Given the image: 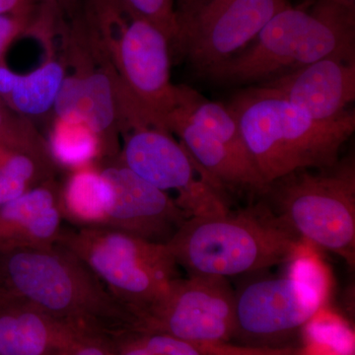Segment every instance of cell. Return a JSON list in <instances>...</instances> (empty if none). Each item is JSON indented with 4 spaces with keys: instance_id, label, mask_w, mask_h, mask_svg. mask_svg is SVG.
I'll return each mask as SVG.
<instances>
[{
    "instance_id": "obj_1",
    "label": "cell",
    "mask_w": 355,
    "mask_h": 355,
    "mask_svg": "<svg viewBox=\"0 0 355 355\" xmlns=\"http://www.w3.org/2000/svg\"><path fill=\"white\" fill-rule=\"evenodd\" d=\"M0 291L78 331L112 338L137 329L135 317L92 270L58 244L0 254Z\"/></svg>"
},
{
    "instance_id": "obj_2",
    "label": "cell",
    "mask_w": 355,
    "mask_h": 355,
    "mask_svg": "<svg viewBox=\"0 0 355 355\" xmlns=\"http://www.w3.org/2000/svg\"><path fill=\"white\" fill-rule=\"evenodd\" d=\"M355 60V11L328 0L287 4L234 57L203 77L223 85H258L326 58Z\"/></svg>"
},
{
    "instance_id": "obj_3",
    "label": "cell",
    "mask_w": 355,
    "mask_h": 355,
    "mask_svg": "<svg viewBox=\"0 0 355 355\" xmlns=\"http://www.w3.org/2000/svg\"><path fill=\"white\" fill-rule=\"evenodd\" d=\"M227 107L266 184L299 170L335 165L355 130L354 111L336 121L315 120L259 85L236 93Z\"/></svg>"
},
{
    "instance_id": "obj_4",
    "label": "cell",
    "mask_w": 355,
    "mask_h": 355,
    "mask_svg": "<svg viewBox=\"0 0 355 355\" xmlns=\"http://www.w3.org/2000/svg\"><path fill=\"white\" fill-rule=\"evenodd\" d=\"M303 242L261 200L190 216L166 245L189 275L227 279L293 260Z\"/></svg>"
},
{
    "instance_id": "obj_5",
    "label": "cell",
    "mask_w": 355,
    "mask_h": 355,
    "mask_svg": "<svg viewBox=\"0 0 355 355\" xmlns=\"http://www.w3.org/2000/svg\"><path fill=\"white\" fill-rule=\"evenodd\" d=\"M80 9L125 94L151 123L167 128L166 119L184 104L191 89L172 83L169 38L119 0H81Z\"/></svg>"
},
{
    "instance_id": "obj_6",
    "label": "cell",
    "mask_w": 355,
    "mask_h": 355,
    "mask_svg": "<svg viewBox=\"0 0 355 355\" xmlns=\"http://www.w3.org/2000/svg\"><path fill=\"white\" fill-rule=\"evenodd\" d=\"M302 241L355 263V164L299 170L268 184L261 198Z\"/></svg>"
},
{
    "instance_id": "obj_7",
    "label": "cell",
    "mask_w": 355,
    "mask_h": 355,
    "mask_svg": "<svg viewBox=\"0 0 355 355\" xmlns=\"http://www.w3.org/2000/svg\"><path fill=\"white\" fill-rule=\"evenodd\" d=\"M57 244L83 261L137 321L179 277L167 245L114 229L64 226Z\"/></svg>"
},
{
    "instance_id": "obj_8",
    "label": "cell",
    "mask_w": 355,
    "mask_h": 355,
    "mask_svg": "<svg viewBox=\"0 0 355 355\" xmlns=\"http://www.w3.org/2000/svg\"><path fill=\"white\" fill-rule=\"evenodd\" d=\"M60 36L65 65L73 70H67L53 107L55 118L87 123L101 139L105 161L116 158L120 137L132 118V102L80 14L67 21Z\"/></svg>"
},
{
    "instance_id": "obj_9",
    "label": "cell",
    "mask_w": 355,
    "mask_h": 355,
    "mask_svg": "<svg viewBox=\"0 0 355 355\" xmlns=\"http://www.w3.org/2000/svg\"><path fill=\"white\" fill-rule=\"evenodd\" d=\"M288 3V0H190L179 3L172 53H179L202 76L246 49Z\"/></svg>"
},
{
    "instance_id": "obj_10",
    "label": "cell",
    "mask_w": 355,
    "mask_h": 355,
    "mask_svg": "<svg viewBox=\"0 0 355 355\" xmlns=\"http://www.w3.org/2000/svg\"><path fill=\"white\" fill-rule=\"evenodd\" d=\"M121 137L119 160L159 190L177 191L178 205L189 216L228 209L221 191L169 130L139 123Z\"/></svg>"
},
{
    "instance_id": "obj_11",
    "label": "cell",
    "mask_w": 355,
    "mask_h": 355,
    "mask_svg": "<svg viewBox=\"0 0 355 355\" xmlns=\"http://www.w3.org/2000/svg\"><path fill=\"white\" fill-rule=\"evenodd\" d=\"M236 293L226 277H177L139 315V330L167 334L200 345L227 343L234 335Z\"/></svg>"
},
{
    "instance_id": "obj_12",
    "label": "cell",
    "mask_w": 355,
    "mask_h": 355,
    "mask_svg": "<svg viewBox=\"0 0 355 355\" xmlns=\"http://www.w3.org/2000/svg\"><path fill=\"white\" fill-rule=\"evenodd\" d=\"M324 296L317 287L291 275L248 284L236 293L233 336L263 347L306 326L321 311Z\"/></svg>"
},
{
    "instance_id": "obj_13",
    "label": "cell",
    "mask_w": 355,
    "mask_h": 355,
    "mask_svg": "<svg viewBox=\"0 0 355 355\" xmlns=\"http://www.w3.org/2000/svg\"><path fill=\"white\" fill-rule=\"evenodd\" d=\"M98 166L112 190L102 227L166 245L190 217L176 200L130 171L118 157Z\"/></svg>"
},
{
    "instance_id": "obj_14",
    "label": "cell",
    "mask_w": 355,
    "mask_h": 355,
    "mask_svg": "<svg viewBox=\"0 0 355 355\" xmlns=\"http://www.w3.org/2000/svg\"><path fill=\"white\" fill-rule=\"evenodd\" d=\"M258 85L315 120L336 121L355 100V60L323 58Z\"/></svg>"
},
{
    "instance_id": "obj_15",
    "label": "cell",
    "mask_w": 355,
    "mask_h": 355,
    "mask_svg": "<svg viewBox=\"0 0 355 355\" xmlns=\"http://www.w3.org/2000/svg\"><path fill=\"white\" fill-rule=\"evenodd\" d=\"M64 220L62 184L55 178L0 207V254L55 246Z\"/></svg>"
},
{
    "instance_id": "obj_16",
    "label": "cell",
    "mask_w": 355,
    "mask_h": 355,
    "mask_svg": "<svg viewBox=\"0 0 355 355\" xmlns=\"http://www.w3.org/2000/svg\"><path fill=\"white\" fill-rule=\"evenodd\" d=\"M170 132L176 133L191 158L209 177L219 191L263 198L268 184L253 163L236 155L225 144L178 111L165 121Z\"/></svg>"
},
{
    "instance_id": "obj_17",
    "label": "cell",
    "mask_w": 355,
    "mask_h": 355,
    "mask_svg": "<svg viewBox=\"0 0 355 355\" xmlns=\"http://www.w3.org/2000/svg\"><path fill=\"white\" fill-rule=\"evenodd\" d=\"M79 331L0 291V355H60Z\"/></svg>"
},
{
    "instance_id": "obj_18",
    "label": "cell",
    "mask_w": 355,
    "mask_h": 355,
    "mask_svg": "<svg viewBox=\"0 0 355 355\" xmlns=\"http://www.w3.org/2000/svg\"><path fill=\"white\" fill-rule=\"evenodd\" d=\"M67 76L64 58L49 53L46 62L34 71L18 74L0 64V98L16 113L30 119L53 111Z\"/></svg>"
},
{
    "instance_id": "obj_19",
    "label": "cell",
    "mask_w": 355,
    "mask_h": 355,
    "mask_svg": "<svg viewBox=\"0 0 355 355\" xmlns=\"http://www.w3.org/2000/svg\"><path fill=\"white\" fill-rule=\"evenodd\" d=\"M111 200V186L98 164L72 170L62 184L64 220L76 227H102Z\"/></svg>"
},
{
    "instance_id": "obj_20",
    "label": "cell",
    "mask_w": 355,
    "mask_h": 355,
    "mask_svg": "<svg viewBox=\"0 0 355 355\" xmlns=\"http://www.w3.org/2000/svg\"><path fill=\"white\" fill-rule=\"evenodd\" d=\"M46 142L58 168L76 170L106 160L101 139L84 121L55 118Z\"/></svg>"
},
{
    "instance_id": "obj_21",
    "label": "cell",
    "mask_w": 355,
    "mask_h": 355,
    "mask_svg": "<svg viewBox=\"0 0 355 355\" xmlns=\"http://www.w3.org/2000/svg\"><path fill=\"white\" fill-rule=\"evenodd\" d=\"M58 173L51 156L0 146V207L55 179Z\"/></svg>"
},
{
    "instance_id": "obj_22",
    "label": "cell",
    "mask_w": 355,
    "mask_h": 355,
    "mask_svg": "<svg viewBox=\"0 0 355 355\" xmlns=\"http://www.w3.org/2000/svg\"><path fill=\"white\" fill-rule=\"evenodd\" d=\"M113 355H205L197 345L167 334L132 329L110 340Z\"/></svg>"
},
{
    "instance_id": "obj_23",
    "label": "cell",
    "mask_w": 355,
    "mask_h": 355,
    "mask_svg": "<svg viewBox=\"0 0 355 355\" xmlns=\"http://www.w3.org/2000/svg\"><path fill=\"white\" fill-rule=\"evenodd\" d=\"M0 146L51 156L48 142L32 121L13 111L0 98Z\"/></svg>"
},
{
    "instance_id": "obj_24",
    "label": "cell",
    "mask_w": 355,
    "mask_h": 355,
    "mask_svg": "<svg viewBox=\"0 0 355 355\" xmlns=\"http://www.w3.org/2000/svg\"><path fill=\"white\" fill-rule=\"evenodd\" d=\"M306 324L311 342L330 349L336 355H354V335L343 324L314 316Z\"/></svg>"
},
{
    "instance_id": "obj_25",
    "label": "cell",
    "mask_w": 355,
    "mask_h": 355,
    "mask_svg": "<svg viewBox=\"0 0 355 355\" xmlns=\"http://www.w3.org/2000/svg\"><path fill=\"white\" fill-rule=\"evenodd\" d=\"M137 17L153 23L171 42L176 33V6L175 0H119Z\"/></svg>"
},
{
    "instance_id": "obj_26",
    "label": "cell",
    "mask_w": 355,
    "mask_h": 355,
    "mask_svg": "<svg viewBox=\"0 0 355 355\" xmlns=\"http://www.w3.org/2000/svg\"><path fill=\"white\" fill-rule=\"evenodd\" d=\"M37 16L38 13L35 15H28V14L0 15V64L4 62V55L14 40L22 35L29 34Z\"/></svg>"
},
{
    "instance_id": "obj_27",
    "label": "cell",
    "mask_w": 355,
    "mask_h": 355,
    "mask_svg": "<svg viewBox=\"0 0 355 355\" xmlns=\"http://www.w3.org/2000/svg\"><path fill=\"white\" fill-rule=\"evenodd\" d=\"M205 355H299L297 350L284 347H253L234 343H203L198 345Z\"/></svg>"
},
{
    "instance_id": "obj_28",
    "label": "cell",
    "mask_w": 355,
    "mask_h": 355,
    "mask_svg": "<svg viewBox=\"0 0 355 355\" xmlns=\"http://www.w3.org/2000/svg\"><path fill=\"white\" fill-rule=\"evenodd\" d=\"M60 355H113L111 342L106 336L79 331Z\"/></svg>"
},
{
    "instance_id": "obj_29",
    "label": "cell",
    "mask_w": 355,
    "mask_h": 355,
    "mask_svg": "<svg viewBox=\"0 0 355 355\" xmlns=\"http://www.w3.org/2000/svg\"><path fill=\"white\" fill-rule=\"evenodd\" d=\"M80 1L81 0H42L40 9L44 15L60 20L71 15Z\"/></svg>"
},
{
    "instance_id": "obj_30",
    "label": "cell",
    "mask_w": 355,
    "mask_h": 355,
    "mask_svg": "<svg viewBox=\"0 0 355 355\" xmlns=\"http://www.w3.org/2000/svg\"><path fill=\"white\" fill-rule=\"evenodd\" d=\"M42 0H0V15L7 14H28L39 12Z\"/></svg>"
},
{
    "instance_id": "obj_31",
    "label": "cell",
    "mask_w": 355,
    "mask_h": 355,
    "mask_svg": "<svg viewBox=\"0 0 355 355\" xmlns=\"http://www.w3.org/2000/svg\"><path fill=\"white\" fill-rule=\"evenodd\" d=\"M328 1L335 3L336 6L345 7L349 10L355 11V0H328Z\"/></svg>"
},
{
    "instance_id": "obj_32",
    "label": "cell",
    "mask_w": 355,
    "mask_h": 355,
    "mask_svg": "<svg viewBox=\"0 0 355 355\" xmlns=\"http://www.w3.org/2000/svg\"><path fill=\"white\" fill-rule=\"evenodd\" d=\"M190 1V0H179V3H184V2Z\"/></svg>"
}]
</instances>
